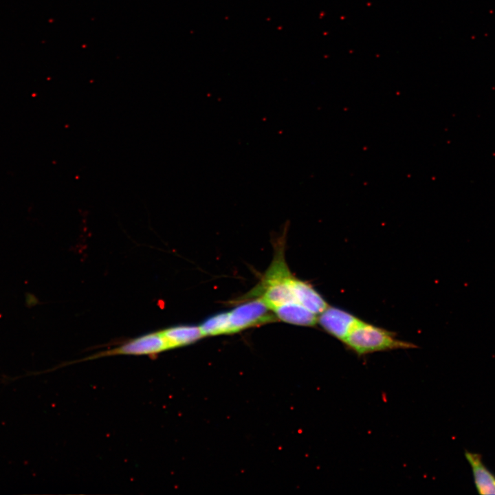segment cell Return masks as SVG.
Returning a JSON list of instances; mask_svg holds the SVG:
<instances>
[{
	"label": "cell",
	"mask_w": 495,
	"mask_h": 495,
	"mask_svg": "<svg viewBox=\"0 0 495 495\" xmlns=\"http://www.w3.org/2000/svg\"><path fill=\"white\" fill-rule=\"evenodd\" d=\"M203 336L232 333L228 312L217 314L199 326Z\"/></svg>",
	"instance_id": "9"
},
{
	"label": "cell",
	"mask_w": 495,
	"mask_h": 495,
	"mask_svg": "<svg viewBox=\"0 0 495 495\" xmlns=\"http://www.w3.org/2000/svg\"><path fill=\"white\" fill-rule=\"evenodd\" d=\"M318 322L330 335L344 341L362 320L341 309L329 307L319 314Z\"/></svg>",
	"instance_id": "4"
},
{
	"label": "cell",
	"mask_w": 495,
	"mask_h": 495,
	"mask_svg": "<svg viewBox=\"0 0 495 495\" xmlns=\"http://www.w3.org/2000/svg\"><path fill=\"white\" fill-rule=\"evenodd\" d=\"M292 287L296 302L316 315L328 307L322 296L307 283L293 278Z\"/></svg>",
	"instance_id": "7"
},
{
	"label": "cell",
	"mask_w": 495,
	"mask_h": 495,
	"mask_svg": "<svg viewBox=\"0 0 495 495\" xmlns=\"http://www.w3.org/2000/svg\"><path fill=\"white\" fill-rule=\"evenodd\" d=\"M465 457L472 470L474 482L478 493L495 494V474L483 463L481 455L465 450Z\"/></svg>",
	"instance_id": "5"
},
{
	"label": "cell",
	"mask_w": 495,
	"mask_h": 495,
	"mask_svg": "<svg viewBox=\"0 0 495 495\" xmlns=\"http://www.w3.org/2000/svg\"><path fill=\"white\" fill-rule=\"evenodd\" d=\"M170 349L190 344L203 337L199 326L178 325L162 330Z\"/></svg>",
	"instance_id": "8"
},
{
	"label": "cell",
	"mask_w": 495,
	"mask_h": 495,
	"mask_svg": "<svg viewBox=\"0 0 495 495\" xmlns=\"http://www.w3.org/2000/svg\"><path fill=\"white\" fill-rule=\"evenodd\" d=\"M272 311L276 318L292 324L313 326L318 322L317 315L296 302L283 304Z\"/></svg>",
	"instance_id": "6"
},
{
	"label": "cell",
	"mask_w": 495,
	"mask_h": 495,
	"mask_svg": "<svg viewBox=\"0 0 495 495\" xmlns=\"http://www.w3.org/2000/svg\"><path fill=\"white\" fill-rule=\"evenodd\" d=\"M168 349H170L168 342L162 330H160L138 336L126 341L119 346L97 353L76 362L115 355H147L155 356Z\"/></svg>",
	"instance_id": "2"
},
{
	"label": "cell",
	"mask_w": 495,
	"mask_h": 495,
	"mask_svg": "<svg viewBox=\"0 0 495 495\" xmlns=\"http://www.w3.org/2000/svg\"><path fill=\"white\" fill-rule=\"evenodd\" d=\"M343 342L349 349L359 355L416 347L410 342L397 339L390 331L362 320L353 329Z\"/></svg>",
	"instance_id": "1"
},
{
	"label": "cell",
	"mask_w": 495,
	"mask_h": 495,
	"mask_svg": "<svg viewBox=\"0 0 495 495\" xmlns=\"http://www.w3.org/2000/svg\"><path fill=\"white\" fill-rule=\"evenodd\" d=\"M262 298L243 302L228 313L232 333L270 322L274 317Z\"/></svg>",
	"instance_id": "3"
}]
</instances>
